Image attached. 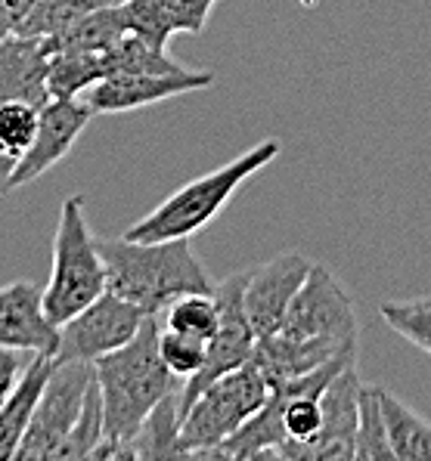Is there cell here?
I'll return each mask as SVG.
<instances>
[{
	"label": "cell",
	"instance_id": "obj_1",
	"mask_svg": "<svg viewBox=\"0 0 431 461\" xmlns=\"http://www.w3.org/2000/svg\"><path fill=\"white\" fill-rule=\"evenodd\" d=\"M94 378L103 402V443L90 458H133V437L152 409L174 387V375L159 357V325L146 316L140 331L124 347L94 363Z\"/></svg>",
	"mask_w": 431,
	"mask_h": 461
},
{
	"label": "cell",
	"instance_id": "obj_19",
	"mask_svg": "<svg viewBox=\"0 0 431 461\" xmlns=\"http://www.w3.org/2000/svg\"><path fill=\"white\" fill-rule=\"evenodd\" d=\"M105 77V50H56L47 62L50 99H72Z\"/></svg>",
	"mask_w": 431,
	"mask_h": 461
},
{
	"label": "cell",
	"instance_id": "obj_28",
	"mask_svg": "<svg viewBox=\"0 0 431 461\" xmlns=\"http://www.w3.org/2000/svg\"><path fill=\"white\" fill-rule=\"evenodd\" d=\"M381 319L388 322V329L407 338L413 347L431 353V297L381 303Z\"/></svg>",
	"mask_w": 431,
	"mask_h": 461
},
{
	"label": "cell",
	"instance_id": "obj_9",
	"mask_svg": "<svg viewBox=\"0 0 431 461\" xmlns=\"http://www.w3.org/2000/svg\"><path fill=\"white\" fill-rule=\"evenodd\" d=\"M277 331L301 340H329L338 347L357 344V316L351 297L323 264H314L307 273Z\"/></svg>",
	"mask_w": 431,
	"mask_h": 461
},
{
	"label": "cell",
	"instance_id": "obj_31",
	"mask_svg": "<svg viewBox=\"0 0 431 461\" xmlns=\"http://www.w3.org/2000/svg\"><path fill=\"white\" fill-rule=\"evenodd\" d=\"M217 0H168L174 34H202Z\"/></svg>",
	"mask_w": 431,
	"mask_h": 461
},
{
	"label": "cell",
	"instance_id": "obj_23",
	"mask_svg": "<svg viewBox=\"0 0 431 461\" xmlns=\"http://www.w3.org/2000/svg\"><path fill=\"white\" fill-rule=\"evenodd\" d=\"M124 0H38L28 10V16L16 25V34L28 38H53L62 28H69L87 13L109 10V6H122Z\"/></svg>",
	"mask_w": 431,
	"mask_h": 461
},
{
	"label": "cell",
	"instance_id": "obj_24",
	"mask_svg": "<svg viewBox=\"0 0 431 461\" xmlns=\"http://www.w3.org/2000/svg\"><path fill=\"white\" fill-rule=\"evenodd\" d=\"M180 62L168 56V50L146 44L137 34H124L115 47L105 50V77L109 75H150V72H180Z\"/></svg>",
	"mask_w": 431,
	"mask_h": 461
},
{
	"label": "cell",
	"instance_id": "obj_34",
	"mask_svg": "<svg viewBox=\"0 0 431 461\" xmlns=\"http://www.w3.org/2000/svg\"><path fill=\"white\" fill-rule=\"evenodd\" d=\"M34 4H38V0H6V6H10L13 16H16V25L28 16V10H32Z\"/></svg>",
	"mask_w": 431,
	"mask_h": 461
},
{
	"label": "cell",
	"instance_id": "obj_7",
	"mask_svg": "<svg viewBox=\"0 0 431 461\" xmlns=\"http://www.w3.org/2000/svg\"><path fill=\"white\" fill-rule=\"evenodd\" d=\"M245 279H249V273H233L215 288L217 331H215V338L208 340V353H205L202 368L193 378H187V384L178 387L180 418L187 415V409L193 406L196 396H199L211 381H217L221 375H227L252 359L258 335H254L249 316H245V303H243Z\"/></svg>",
	"mask_w": 431,
	"mask_h": 461
},
{
	"label": "cell",
	"instance_id": "obj_3",
	"mask_svg": "<svg viewBox=\"0 0 431 461\" xmlns=\"http://www.w3.org/2000/svg\"><path fill=\"white\" fill-rule=\"evenodd\" d=\"M280 152H282L280 140L273 137L261 140L258 146H252L239 158H233L217 170H208V174L196 176V180L183 183L180 189H174L159 208H152L146 217H140L124 232V239H133V242H168V239L196 236L217 214H224V208L236 195V189L249 176L258 174V170L273 165L280 158Z\"/></svg>",
	"mask_w": 431,
	"mask_h": 461
},
{
	"label": "cell",
	"instance_id": "obj_8",
	"mask_svg": "<svg viewBox=\"0 0 431 461\" xmlns=\"http://www.w3.org/2000/svg\"><path fill=\"white\" fill-rule=\"evenodd\" d=\"M143 319V310L105 288L81 313L60 325V344H56L53 359L56 363H96L137 335Z\"/></svg>",
	"mask_w": 431,
	"mask_h": 461
},
{
	"label": "cell",
	"instance_id": "obj_5",
	"mask_svg": "<svg viewBox=\"0 0 431 461\" xmlns=\"http://www.w3.org/2000/svg\"><path fill=\"white\" fill-rule=\"evenodd\" d=\"M267 396H271V384L252 359L211 381L180 418V458H215L217 446L227 443L264 406Z\"/></svg>",
	"mask_w": 431,
	"mask_h": 461
},
{
	"label": "cell",
	"instance_id": "obj_11",
	"mask_svg": "<svg viewBox=\"0 0 431 461\" xmlns=\"http://www.w3.org/2000/svg\"><path fill=\"white\" fill-rule=\"evenodd\" d=\"M314 269V260H307L298 251L277 254L273 260H267L264 267H258L245 279V316H249L252 329L258 338H267L282 325L289 307H292L295 294L301 292L307 273Z\"/></svg>",
	"mask_w": 431,
	"mask_h": 461
},
{
	"label": "cell",
	"instance_id": "obj_18",
	"mask_svg": "<svg viewBox=\"0 0 431 461\" xmlns=\"http://www.w3.org/2000/svg\"><path fill=\"white\" fill-rule=\"evenodd\" d=\"M381 418H385V430L391 439L394 458L404 461H431V424L419 412L407 406L400 396L391 390L376 387Z\"/></svg>",
	"mask_w": 431,
	"mask_h": 461
},
{
	"label": "cell",
	"instance_id": "obj_29",
	"mask_svg": "<svg viewBox=\"0 0 431 461\" xmlns=\"http://www.w3.org/2000/svg\"><path fill=\"white\" fill-rule=\"evenodd\" d=\"M205 353H208V340L180 335V331L171 329H159V357L174 378H193L205 363Z\"/></svg>",
	"mask_w": 431,
	"mask_h": 461
},
{
	"label": "cell",
	"instance_id": "obj_12",
	"mask_svg": "<svg viewBox=\"0 0 431 461\" xmlns=\"http://www.w3.org/2000/svg\"><path fill=\"white\" fill-rule=\"evenodd\" d=\"M215 84L211 72H193V68H180V72H150V75H109L96 81L87 90V103L94 112L103 115H118V112L146 109V105L165 103L171 96L193 94Z\"/></svg>",
	"mask_w": 431,
	"mask_h": 461
},
{
	"label": "cell",
	"instance_id": "obj_22",
	"mask_svg": "<svg viewBox=\"0 0 431 461\" xmlns=\"http://www.w3.org/2000/svg\"><path fill=\"white\" fill-rule=\"evenodd\" d=\"M178 430H180V406H178V390H171L152 409V415L143 421L140 434L133 437L131 443L133 458H180Z\"/></svg>",
	"mask_w": 431,
	"mask_h": 461
},
{
	"label": "cell",
	"instance_id": "obj_17",
	"mask_svg": "<svg viewBox=\"0 0 431 461\" xmlns=\"http://www.w3.org/2000/svg\"><path fill=\"white\" fill-rule=\"evenodd\" d=\"M50 372H53V353H32L19 384L13 387V393L0 406V461L16 458L19 443H23L28 421H32L38 396L44 390L47 378H50Z\"/></svg>",
	"mask_w": 431,
	"mask_h": 461
},
{
	"label": "cell",
	"instance_id": "obj_14",
	"mask_svg": "<svg viewBox=\"0 0 431 461\" xmlns=\"http://www.w3.org/2000/svg\"><path fill=\"white\" fill-rule=\"evenodd\" d=\"M60 329L44 313V288L19 279L0 285V347L23 353H56Z\"/></svg>",
	"mask_w": 431,
	"mask_h": 461
},
{
	"label": "cell",
	"instance_id": "obj_13",
	"mask_svg": "<svg viewBox=\"0 0 431 461\" xmlns=\"http://www.w3.org/2000/svg\"><path fill=\"white\" fill-rule=\"evenodd\" d=\"M360 381L357 368L348 366L329 381L320 396L323 424L320 434L307 446L295 449L289 461H323V458H354V437H357V415H360Z\"/></svg>",
	"mask_w": 431,
	"mask_h": 461
},
{
	"label": "cell",
	"instance_id": "obj_21",
	"mask_svg": "<svg viewBox=\"0 0 431 461\" xmlns=\"http://www.w3.org/2000/svg\"><path fill=\"white\" fill-rule=\"evenodd\" d=\"M41 109L32 103H0V195H6V183H10L13 167L32 146L34 131H38Z\"/></svg>",
	"mask_w": 431,
	"mask_h": 461
},
{
	"label": "cell",
	"instance_id": "obj_20",
	"mask_svg": "<svg viewBox=\"0 0 431 461\" xmlns=\"http://www.w3.org/2000/svg\"><path fill=\"white\" fill-rule=\"evenodd\" d=\"M127 34L124 13L122 6H109V10L87 13L84 19H78L69 28H62L53 38H41L47 47V53L56 50H109L115 47Z\"/></svg>",
	"mask_w": 431,
	"mask_h": 461
},
{
	"label": "cell",
	"instance_id": "obj_33",
	"mask_svg": "<svg viewBox=\"0 0 431 461\" xmlns=\"http://www.w3.org/2000/svg\"><path fill=\"white\" fill-rule=\"evenodd\" d=\"M10 34H16V16L6 6V0H0V41H6Z\"/></svg>",
	"mask_w": 431,
	"mask_h": 461
},
{
	"label": "cell",
	"instance_id": "obj_6",
	"mask_svg": "<svg viewBox=\"0 0 431 461\" xmlns=\"http://www.w3.org/2000/svg\"><path fill=\"white\" fill-rule=\"evenodd\" d=\"M90 384H94V363H56L53 359V372L38 396L16 458H62L66 439L81 418Z\"/></svg>",
	"mask_w": 431,
	"mask_h": 461
},
{
	"label": "cell",
	"instance_id": "obj_10",
	"mask_svg": "<svg viewBox=\"0 0 431 461\" xmlns=\"http://www.w3.org/2000/svg\"><path fill=\"white\" fill-rule=\"evenodd\" d=\"M94 105L81 96L72 99H50L47 105H41L38 131H34L32 146L25 149V155L19 158V165L13 167L6 193L13 189H25L28 183H34L38 176H44L53 165H60L69 152L75 149L78 137L84 133V127L94 118Z\"/></svg>",
	"mask_w": 431,
	"mask_h": 461
},
{
	"label": "cell",
	"instance_id": "obj_27",
	"mask_svg": "<svg viewBox=\"0 0 431 461\" xmlns=\"http://www.w3.org/2000/svg\"><path fill=\"white\" fill-rule=\"evenodd\" d=\"M127 34H137L146 44L168 50L174 38V19L168 10V0H124L122 4Z\"/></svg>",
	"mask_w": 431,
	"mask_h": 461
},
{
	"label": "cell",
	"instance_id": "obj_16",
	"mask_svg": "<svg viewBox=\"0 0 431 461\" xmlns=\"http://www.w3.org/2000/svg\"><path fill=\"white\" fill-rule=\"evenodd\" d=\"M344 350H357V344L338 347L329 344V340H301L292 335H282V331H273L267 338H258L252 363L258 366V372L264 375L267 384L277 387L282 381H292L314 372V368H320L323 363H329L332 357H338Z\"/></svg>",
	"mask_w": 431,
	"mask_h": 461
},
{
	"label": "cell",
	"instance_id": "obj_2",
	"mask_svg": "<svg viewBox=\"0 0 431 461\" xmlns=\"http://www.w3.org/2000/svg\"><path fill=\"white\" fill-rule=\"evenodd\" d=\"M105 264V288L131 301L146 316L165 313L171 301L193 292H215L189 239L133 242V239H96Z\"/></svg>",
	"mask_w": 431,
	"mask_h": 461
},
{
	"label": "cell",
	"instance_id": "obj_30",
	"mask_svg": "<svg viewBox=\"0 0 431 461\" xmlns=\"http://www.w3.org/2000/svg\"><path fill=\"white\" fill-rule=\"evenodd\" d=\"M100 443H103V402H100V387H96L94 378V384L87 390V400H84L81 418H78V424L66 439L62 458H90Z\"/></svg>",
	"mask_w": 431,
	"mask_h": 461
},
{
	"label": "cell",
	"instance_id": "obj_4",
	"mask_svg": "<svg viewBox=\"0 0 431 461\" xmlns=\"http://www.w3.org/2000/svg\"><path fill=\"white\" fill-rule=\"evenodd\" d=\"M105 292V264L96 236L87 226L81 195H69L60 208L53 236L50 282L44 288V313L60 329Z\"/></svg>",
	"mask_w": 431,
	"mask_h": 461
},
{
	"label": "cell",
	"instance_id": "obj_32",
	"mask_svg": "<svg viewBox=\"0 0 431 461\" xmlns=\"http://www.w3.org/2000/svg\"><path fill=\"white\" fill-rule=\"evenodd\" d=\"M23 372H25L23 350H13V347H0V406H4V400L13 393V387L19 384Z\"/></svg>",
	"mask_w": 431,
	"mask_h": 461
},
{
	"label": "cell",
	"instance_id": "obj_15",
	"mask_svg": "<svg viewBox=\"0 0 431 461\" xmlns=\"http://www.w3.org/2000/svg\"><path fill=\"white\" fill-rule=\"evenodd\" d=\"M47 53L44 41L28 38V34H10L0 41V103H32L47 105L50 94H47Z\"/></svg>",
	"mask_w": 431,
	"mask_h": 461
},
{
	"label": "cell",
	"instance_id": "obj_26",
	"mask_svg": "<svg viewBox=\"0 0 431 461\" xmlns=\"http://www.w3.org/2000/svg\"><path fill=\"white\" fill-rule=\"evenodd\" d=\"M354 458L372 461V458H394L391 439L385 430V418H381L379 393L376 387L360 390V415H357V437H354Z\"/></svg>",
	"mask_w": 431,
	"mask_h": 461
},
{
	"label": "cell",
	"instance_id": "obj_25",
	"mask_svg": "<svg viewBox=\"0 0 431 461\" xmlns=\"http://www.w3.org/2000/svg\"><path fill=\"white\" fill-rule=\"evenodd\" d=\"M165 329L211 340L217 331V301L215 292H193L165 307Z\"/></svg>",
	"mask_w": 431,
	"mask_h": 461
}]
</instances>
